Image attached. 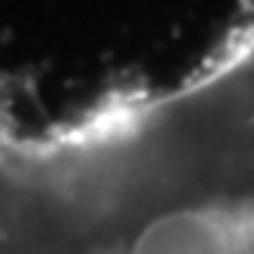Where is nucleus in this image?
Returning a JSON list of instances; mask_svg holds the SVG:
<instances>
[{"mask_svg":"<svg viewBox=\"0 0 254 254\" xmlns=\"http://www.w3.org/2000/svg\"><path fill=\"white\" fill-rule=\"evenodd\" d=\"M117 254H254V221L217 202L172 205L138 221Z\"/></svg>","mask_w":254,"mask_h":254,"instance_id":"obj_1","label":"nucleus"}]
</instances>
